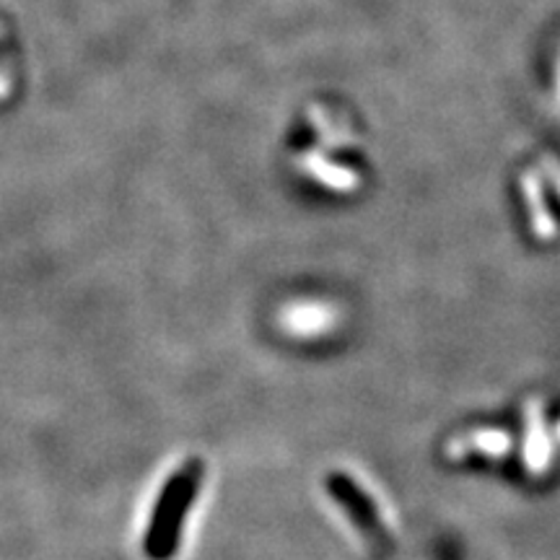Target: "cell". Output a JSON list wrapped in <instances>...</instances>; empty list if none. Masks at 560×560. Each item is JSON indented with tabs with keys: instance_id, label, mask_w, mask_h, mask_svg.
I'll list each match as a JSON object with an SVG mask.
<instances>
[{
	"instance_id": "1",
	"label": "cell",
	"mask_w": 560,
	"mask_h": 560,
	"mask_svg": "<svg viewBox=\"0 0 560 560\" xmlns=\"http://www.w3.org/2000/svg\"><path fill=\"white\" fill-rule=\"evenodd\" d=\"M200 478V465L190 462L161 490V499L151 516V527L143 540V550L149 552V558L166 560L174 556L182 537V524H185L187 511H190L195 495H198Z\"/></svg>"
},
{
	"instance_id": "2",
	"label": "cell",
	"mask_w": 560,
	"mask_h": 560,
	"mask_svg": "<svg viewBox=\"0 0 560 560\" xmlns=\"http://www.w3.org/2000/svg\"><path fill=\"white\" fill-rule=\"evenodd\" d=\"M335 322V314L330 306L317 304V301H301V304H293L280 314V325L289 335H296V338H317V335H325L330 330Z\"/></svg>"
},
{
	"instance_id": "3",
	"label": "cell",
	"mask_w": 560,
	"mask_h": 560,
	"mask_svg": "<svg viewBox=\"0 0 560 560\" xmlns=\"http://www.w3.org/2000/svg\"><path fill=\"white\" fill-rule=\"evenodd\" d=\"M524 459L532 472H542L550 462V436L545 431L542 412L537 408L527 416V441H524Z\"/></svg>"
},
{
	"instance_id": "4",
	"label": "cell",
	"mask_w": 560,
	"mask_h": 560,
	"mask_svg": "<svg viewBox=\"0 0 560 560\" xmlns=\"http://www.w3.org/2000/svg\"><path fill=\"white\" fill-rule=\"evenodd\" d=\"M470 444L475 450L488 454V457H503L511 450V439L509 433L503 431H493V429H486V431H475L470 436Z\"/></svg>"
}]
</instances>
